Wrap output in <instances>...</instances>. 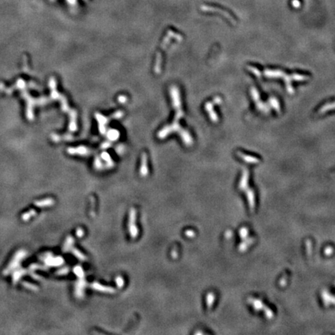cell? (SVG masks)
Here are the masks:
<instances>
[{
  "instance_id": "6da1fadb",
  "label": "cell",
  "mask_w": 335,
  "mask_h": 335,
  "mask_svg": "<svg viewBox=\"0 0 335 335\" xmlns=\"http://www.w3.org/2000/svg\"><path fill=\"white\" fill-rule=\"evenodd\" d=\"M136 214L137 211L134 208H131L129 212V220H128V229L130 234L132 238H136L138 235V229L135 224L136 222Z\"/></svg>"
},
{
  "instance_id": "7a4b0ae2",
  "label": "cell",
  "mask_w": 335,
  "mask_h": 335,
  "mask_svg": "<svg viewBox=\"0 0 335 335\" xmlns=\"http://www.w3.org/2000/svg\"><path fill=\"white\" fill-rule=\"evenodd\" d=\"M91 288L93 289H95V290L99 291V292H101V293H116L115 289H114L113 288H112V287L105 286V285H102V284H100V283H92V285H91Z\"/></svg>"
},
{
  "instance_id": "3957f363",
  "label": "cell",
  "mask_w": 335,
  "mask_h": 335,
  "mask_svg": "<svg viewBox=\"0 0 335 335\" xmlns=\"http://www.w3.org/2000/svg\"><path fill=\"white\" fill-rule=\"evenodd\" d=\"M86 283L85 282L83 278H80V280L76 284V288H75V295L79 298L82 297L84 295V288L85 287Z\"/></svg>"
},
{
  "instance_id": "277c9868",
  "label": "cell",
  "mask_w": 335,
  "mask_h": 335,
  "mask_svg": "<svg viewBox=\"0 0 335 335\" xmlns=\"http://www.w3.org/2000/svg\"><path fill=\"white\" fill-rule=\"evenodd\" d=\"M141 166V176L143 177H146L148 174V169H147V157L146 155L144 154L142 156Z\"/></svg>"
},
{
  "instance_id": "5b68a950",
  "label": "cell",
  "mask_w": 335,
  "mask_h": 335,
  "mask_svg": "<svg viewBox=\"0 0 335 335\" xmlns=\"http://www.w3.org/2000/svg\"><path fill=\"white\" fill-rule=\"evenodd\" d=\"M54 203V199L51 198H48V199H44V200H40V201H37L35 202V205L39 207H50L52 206Z\"/></svg>"
},
{
  "instance_id": "8992f818",
  "label": "cell",
  "mask_w": 335,
  "mask_h": 335,
  "mask_svg": "<svg viewBox=\"0 0 335 335\" xmlns=\"http://www.w3.org/2000/svg\"><path fill=\"white\" fill-rule=\"evenodd\" d=\"M73 243H74L73 237H68V238L66 239L65 242V244H64V247H63V251H65V252L68 251L69 249L71 248V247L73 245Z\"/></svg>"
},
{
  "instance_id": "52a82bcc",
  "label": "cell",
  "mask_w": 335,
  "mask_h": 335,
  "mask_svg": "<svg viewBox=\"0 0 335 335\" xmlns=\"http://www.w3.org/2000/svg\"><path fill=\"white\" fill-rule=\"evenodd\" d=\"M72 253H73L74 255H75L78 259H79L80 261H81V262H85V261L87 259L86 257L85 256V255L81 253V251H79L78 249L76 248L72 249Z\"/></svg>"
},
{
  "instance_id": "ba28073f",
  "label": "cell",
  "mask_w": 335,
  "mask_h": 335,
  "mask_svg": "<svg viewBox=\"0 0 335 335\" xmlns=\"http://www.w3.org/2000/svg\"><path fill=\"white\" fill-rule=\"evenodd\" d=\"M73 271H74V273H75V275H77L78 277L80 278H83L85 274H84V271L81 266L77 265V266H75V267L74 268Z\"/></svg>"
},
{
  "instance_id": "9c48e42d",
  "label": "cell",
  "mask_w": 335,
  "mask_h": 335,
  "mask_svg": "<svg viewBox=\"0 0 335 335\" xmlns=\"http://www.w3.org/2000/svg\"><path fill=\"white\" fill-rule=\"evenodd\" d=\"M116 283L118 287L121 289L123 288V285H124V280H123V278L121 276H118V277L116 278Z\"/></svg>"
},
{
  "instance_id": "30bf717a",
  "label": "cell",
  "mask_w": 335,
  "mask_h": 335,
  "mask_svg": "<svg viewBox=\"0 0 335 335\" xmlns=\"http://www.w3.org/2000/svg\"><path fill=\"white\" fill-rule=\"evenodd\" d=\"M68 272H69V268H62L58 270V272H57V274L58 275H66V274H68Z\"/></svg>"
},
{
  "instance_id": "8fae6325",
  "label": "cell",
  "mask_w": 335,
  "mask_h": 335,
  "mask_svg": "<svg viewBox=\"0 0 335 335\" xmlns=\"http://www.w3.org/2000/svg\"><path fill=\"white\" fill-rule=\"evenodd\" d=\"M76 235L78 236V237H81L84 235V231L81 228H78V230L76 231Z\"/></svg>"
},
{
  "instance_id": "7c38bea8",
  "label": "cell",
  "mask_w": 335,
  "mask_h": 335,
  "mask_svg": "<svg viewBox=\"0 0 335 335\" xmlns=\"http://www.w3.org/2000/svg\"><path fill=\"white\" fill-rule=\"evenodd\" d=\"M186 236H188V237H194L193 231H192V230H187V231L186 232Z\"/></svg>"
},
{
  "instance_id": "4fadbf2b",
  "label": "cell",
  "mask_w": 335,
  "mask_h": 335,
  "mask_svg": "<svg viewBox=\"0 0 335 335\" xmlns=\"http://www.w3.org/2000/svg\"><path fill=\"white\" fill-rule=\"evenodd\" d=\"M172 256L173 258H178V253L176 252V250H173L172 251Z\"/></svg>"
}]
</instances>
